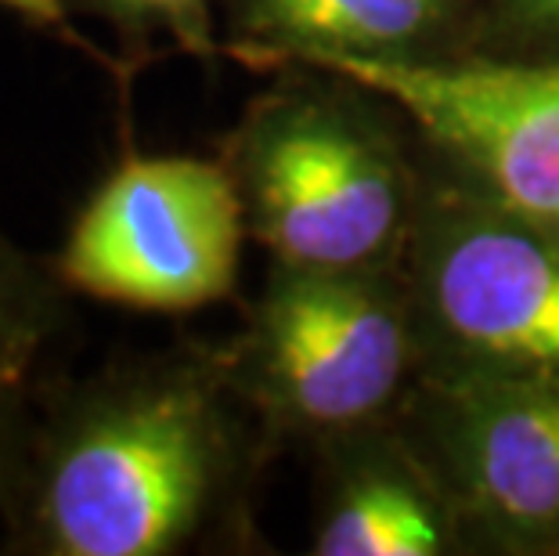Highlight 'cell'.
I'll return each mask as SVG.
<instances>
[{
  "mask_svg": "<svg viewBox=\"0 0 559 556\" xmlns=\"http://www.w3.org/2000/svg\"><path fill=\"white\" fill-rule=\"evenodd\" d=\"M311 62L401 105L415 123L477 167L506 206L559 214V62L440 66L412 55L314 51Z\"/></svg>",
  "mask_w": 559,
  "mask_h": 556,
  "instance_id": "4",
  "label": "cell"
},
{
  "mask_svg": "<svg viewBox=\"0 0 559 556\" xmlns=\"http://www.w3.org/2000/svg\"><path fill=\"white\" fill-rule=\"evenodd\" d=\"M545 224H552V232H556V235H559V214H556V217H552V221H545Z\"/></svg>",
  "mask_w": 559,
  "mask_h": 556,
  "instance_id": "15",
  "label": "cell"
},
{
  "mask_svg": "<svg viewBox=\"0 0 559 556\" xmlns=\"http://www.w3.org/2000/svg\"><path fill=\"white\" fill-rule=\"evenodd\" d=\"M246 224L289 268L350 271L397 228V170L372 134L311 102H267L235 138Z\"/></svg>",
  "mask_w": 559,
  "mask_h": 556,
  "instance_id": "3",
  "label": "cell"
},
{
  "mask_svg": "<svg viewBox=\"0 0 559 556\" xmlns=\"http://www.w3.org/2000/svg\"><path fill=\"white\" fill-rule=\"evenodd\" d=\"M4 11H15L22 22L40 29H51L58 37H69V15H66V0H0Z\"/></svg>",
  "mask_w": 559,
  "mask_h": 556,
  "instance_id": "14",
  "label": "cell"
},
{
  "mask_svg": "<svg viewBox=\"0 0 559 556\" xmlns=\"http://www.w3.org/2000/svg\"><path fill=\"white\" fill-rule=\"evenodd\" d=\"M228 466V427L195 372L62 390L40 416L29 398L4 553H177L210 520Z\"/></svg>",
  "mask_w": 559,
  "mask_h": 556,
  "instance_id": "1",
  "label": "cell"
},
{
  "mask_svg": "<svg viewBox=\"0 0 559 556\" xmlns=\"http://www.w3.org/2000/svg\"><path fill=\"white\" fill-rule=\"evenodd\" d=\"M76 4L102 11L120 26H170L185 40L202 44V8H206V0H76Z\"/></svg>",
  "mask_w": 559,
  "mask_h": 556,
  "instance_id": "11",
  "label": "cell"
},
{
  "mask_svg": "<svg viewBox=\"0 0 559 556\" xmlns=\"http://www.w3.org/2000/svg\"><path fill=\"white\" fill-rule=\"evenodd\" d=\"M455 0H231V51L282 62L314 51L408 55L444 26Z\"/></svg>",
  "mask_w": 559,
  "mask_h": 556,
  "instance_id": "8",
  "label": "cell"
},
{
  "mask_svg": "<svg viewBox=\"0 0 559 556\" xmlns=\"http://www.w3.org/2000/svg\"><path fill=\"white\" fill-rule=\"evenodd\" d=\"M440 549L444 528L433 506L390 473L354 481L314 546L321 556H433Z\"/></svg>",
  "mask_w": 559,
  "mask_h": 556,
  "instance_id": "9",
  "label": "cell"
},
{
  "mask_svg": "<svg viewBox=\"0 0 559 556\" xmlns=\"http://www.w3.org/2000/svg\"><path fill=\"white\" fill-rule=\"evenodd\" d=\"M242 228L228 163L127 156L83 203L51 268L66 289L181 315L231 293Z\"/></svg>",
  "mask_w": 559,
  "mask_h": 556,
  "instance_id": "2",
  "label": "cell"
},
{
  "mask_svg": "<svg viewBox=\"0 0 559 556\" xmlns=\"http://www.w3.org/2000/svg\"><path fill=\"white\" fill-rule=\"evenodd\" d=\"M440 322L473 354L559 372V235L513 206L473 210L430 253Z\"/></svg>",
  "mask_w": 559,
  "mask_h": 556,
  "instance_id": "6",
  "label": "cell"
},
{
  "mask_svg": "<svg viewBox=\"0 0 559 556\" xmlns=\"http://www.w3.org/2000/svg\"><path fill=\"white\" fill-rule=\"evenodd\" d=\"M253 369L296 419L340 427L386 405L404 372V329L347 271L282 264L257 315Z\"/></svg>",
  "mask_w": 559,
  "mask_h": 556,
  "instance_id": "5",
  "label": "cell"
},
{
  "mask_svg": "<svg viewBox=\"0 0 559 556\" xmlns=\"http://www.w3.org/2000/svg\"><path fill=\"white\" fill-rule=\"evenodd\" d=\"M62 279L0 232V401L29 398L40 354L62 326Z\"/></svg>",
  "mask_w": 559,
  "mask_h": 556,
  "instance_id": "10",
  "label": "cell"
},
{
  "mask_svg": "<svg viewBox=\"0 0 559 556\" xmlns=\"http://www.w3.org/2000/svg\"><path fill=\"white\" fill-rule=\"evenodd\" d=\"M29 398L0 401V553H4V542H8V517H11V506H15L22 459H26Z\"/></svg>",
  "mask_w": 559,
  "mask_h": 556,
  "instance_id": "12",
  "label": "cell"
},
{
  "mask_svg": "<svg viewBox=\"0 0 559 556\" xmlns=\"http://www.w3.org/2000/svg\"><path fill=\"white\" fill-rule=\"evenodd\" d=\"M509 29L534 40H559V0H502Z\"/></svg>",
  "mask_w": 559,
  "mask_h": 556,
  "instance_id": "13",
  "label": "cell"
},
{
  "mask_svg": "<svg viewBox=\"0 0 559 556\" xmlns=\"http://www.w3.org/2000/svg\"><path fill=\"white\" fill-rule=\"evenodd\" d=\"M469 484L509 524L559 517V383L498 390L466 419L462 434Z\"/></svg>",
  "mask_w": 559,
  "mask_h": 556,
  "instance_id": "7",
  "label": "cell"
}]
</instances>
